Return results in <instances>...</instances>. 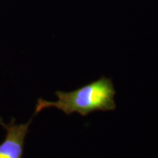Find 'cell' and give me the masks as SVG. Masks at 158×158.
<instances>
[{
  "mask_svg": "<svg viewBox=\"0 0 158 158\" xmlns=\"http://www.w3.org/2000/svg\"><path fill=\"white\" fill-rule=\"evenodd\" d=\"M115 94L112 80L102 77L72 91L58 90L56 92V101L39 98L34 114L36 115L42 110L50 107L57 108L67 115L79 113L82 116H87L97 111H113L116 107Z\"/></svg>",
  "mask_w": 158,
  "mask_h": 158,
  "instance_id": "obj_1",
  "label": "cell"
},
{
  "mask_svg": "<svg viewBox=\"0 0 158 158\" xmlns=\"http://www.w3.org/2000/svg\"><path fill=\"white\" fill-rule=\"evenodd\" d=\"M32 119L18 124L14 118L3 127L6 128L5 140L0 143V158H22L26 137L29 132Z\"/></svg>",
  "mask_w": 158,
  "mask_h": 158,
  "instance_id": "obj_2",
  "label": "cell"
},
{
  "mask_svg": "<svg viewBox=\"0 0 158 158\" xmlns=\"http://www.w3.org/2000/svg\"><path fill=\"white\" fill-rule=\"evenodd\" d=\"M4 124H5V122H4L3 118L0 117V125H2V126H3V125H4Z\"/></svg>",
  "mask_w": 158,
  "mask_h": 158,
  "instance_id": "obj_3",
  "label": "cell"
}]
</instances>
